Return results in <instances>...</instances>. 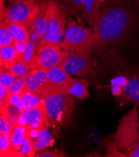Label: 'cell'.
<instances>
[{
    "mask_svg": "<svg viewBox=\"0 0 139 157\" xmlns=\"http://www.w3.org/2000/svg\"><path fill=\"white\" fill-rule=\"evenodd\" d=\"M26 130H39L44 127H49L50 124L46 113L44 100L41 98L39 105L33 109L24 110L17 123Z\"/></svg>",
    "mask_w": 139,
    "mask_h": 157,
    "instance_id": "10",
    "label": "cell"
},
{
    "mask_svg": "<svg viewBox=\"0 0 139 157\" xmlns=\"http://www.w3.org/2000/svg\"><path fill=\"white\" fill-rule=\"evenodd\" d=\"M132 1V0H104L103 6H111L123 5L126 2Z\"/></svg>",
    "mask_w": 139,
    "mask_h": 157,
    "instance_id": "35",
    "label": "cell"
},
{
    "mask_svg": "<svg viewBox=\"0 0 139 157\" xmlns=\"http://www.w3.org/2000/svg\"><path fill=\"white\" fill-rule=\"evenodd\" d=\"M24 79L27 90L41 96L42 87L34 79L30 72L24 76Z\"/></svg>",
    "mask_w": 139,
    "mask_h": 157,
    "instance_id": "24",
    "label": "cell"
},
{
    "mask_svg": "<svg viewBox=\"0 0 139 157\" xmlns=\"http://www.w3.org/2000/svg\"><path fill=\"white\" fill-rule=\"evenodd\" d=\"M33 140L27 131H26L25 137L23 140V144L21 145L20 152L21 155V156H34L33 154Z\"/></svg>",
    "mask_w": 139,
    "mask_h": 157,
    "instance_id": "25",
    "label": "cell"
},
{
    "mask_svg": "<svg viewBox=\"0 0 139 157\" xmlns=\"http://www.w3.org/2000/svg\"><path fill=\"white\" fill-rule=\"evenodd\" d=\"M54 143V141L50 132L44 127L39 130L36 137L33 140V156H35L37 151L41 150L48 146H51Z\"/></svg>",
    "mask_w": 139,
    "mask_h": 157,
    "instance_id": "17",
    "label": "cell"
},
{
    "mask_svg": "<svg viewBox=\"0 0 139 157\" xmlns=\"http://www.w3.org/2000/svg\"><path fill=\"white\" fill-rule=\"evenodd\" d=\"M66 155L64 153L63 150H60L58 149L46 150L40 152L36 156L37 157H63L66 156Z\"/></svg>",
    "mask_w": 139,
    "mask_h": 157,
    "instance_id": "32",
    "label": "cell"
},
{
    "mask_svg": "<svg viewBox=\"0 0 139 157\" xmlns=\"http://www.w3.org/2000/svg\"><path fill=\"white\" fill-rule=\"evenodd\" d=\"M69 52L62 49L59 44L52 43L41 44L31 67V70L42 68L48 70L60 65Z\"/></svg>",
    "mask_w": 139,
    "mask_h": 157,
    "instance_id": "8",
    "label": "cell"
},
{
    "mask_svg": "<svg viewBox=\"0 0 139 157\" xmlns=\"http://www.w3.org/2000/svg\"><path fill=\"white\" fill-rule=\"evenodd\" d=\"M94 48H90L75 52L69 53L60 65L64 70L71 76H82L89 74L92 70V53Z\"/></svg>",
    "mask_w": 139,
    "mask_h": 157,
    "instance_id": "9",
    "label": "cell"
},
{
    "mask_svg": "<svg viewBox=\"0 0 139 157\" xmlns=\"http://www.w3.org/2000/svg\"><path fill=\"white\" fill-rule=\"evenodd\" d=\"M34 79L43 88L48 83V70L42 68H36L30 71Z\"/></svg>",
    "mask_w": 139,
    "mask_h": 157,
    "instance_id": "28",
    "label": "cell"
},
{
    "mask_svg": "<svg viewBox=\"0 0 139 157\" xmlns=\"http://www.w3.org/2000/svg\"><path fill=\"white\" fill-rule=\"evenodd\" d=\"M24 111L18 109L14 105H9L8 108V120L12 126L16 125Z\"/></svg>",
    "mask_w": 139,
    "mask_h": 157,
    "instance_id": "26",
    "label": "cell"
},
{
    "mask_svg": "<svg viewBox=\"0 0 139 157\" xmlns=\"http://www.w3.org/2000/svg\"><path fill=\"white\" fill-rule=\"evenodd\" d=\"M133 5L135 7L139 8V0H134Z\"/></svg>",
    "mask_w": 139,
    "mask_h": 157,
    "instance_id": "38",
    "label": "cell"
},
{
    "mask_svg": "<svg viewBox=\"0 0 139 157\" xmlns=\"http://www.w3.org/2000/svg\"><path fill=\"white\" fill-rule=\"evenodd\" d=\"M41 97L44 101L49 124L54 129L59 130L70 121L74 101L63 88L48 83L42 88Z\"/></svg>",
    "mask_w": 139,
    "mask_h": 157,
    "instance_id": "2",
    "label": "cell"
},
{
    "mask_svg": "<svg viewBox=\"0 0 139 157\" xmlns=\"http://www.w3.org/2000/svg\"><path fill=\"white\" fill-rule=\"evenodd\" d=\"M26 90L24 77H18L16 82L8 88V91L11 97L14 95H21Z\"/></svg>",
    "mask_w": 139,
    "mask_h": 157,
    "instance_id": "29",
    "label": "cell"
},
{
    "mask_svg": "<svg viewBox=\"0 0 139 157\" xmlns=\"http://www.w3.org/2000/svg\"><path fill=\"white\" fill-rule=\"evenodd\" d=\"M18 77L10 73L8 70L1 68L0 73V85L9 88L17 80Z\"/></svg>",
    "mask_w": 139,
    "mask_h": 157,
    "instance_id": "27",
    "label": "cell"
},
{
    "mask_svg": "<svg viewBox=\"0 0 139 157\" xmlns=\"http://www.w3.org/2000/svg\"><path fill=\"white\" fill-rule=\"evenodd\" d=\"M66 16L63 7L54 0H49L47 22L41 37V44H58L62 41L65 33Z\"/></svg>",
    "mask_w": 139,
    "mask_h": 157,
    "instance_id": "4",
    "label": "cell"
},
{
    "mask_svg": "<svg viewBox=\"0 0 139 157\" xmlns=\"http://www.w3.org/2000/svg\"><path fill=\"white\" fill-rule=\"evenodd\" d=\"M13 44L15 47V48H16V50L18 51V52L22 55L24 51V49H25L26 44L20 43H14Z\"/></svg>",
    "mask_w": 139,
    "mask_h": 157,
    "instance_id": "36",
    "label": "cell"
},
{
    "mask_svg": "<svg viewBox=\"0 0 139 157\" xmlns=\"http://www.w3.org/2000/svg\"><path fill=\"white\" fill-rule=\"evenodd\" d=\"M88 86L89 83L86 80L72 78L70 82L63 88V90L72 97L84 100L89 97Z\"/></svg>",
    "mask_w": 139,
    "mask_h": 157,
    "instance_id": "12",
    "label": "cell"
},
{
    "mask_svg": "<svg viewBox=\"0 0 139 157\" xmlns=\"http://www.w3.org/2000/svg\"><path fill=\"white\" fill-rule=\"evenodd\" d=\"M49 0H40L38 13L32 26L29 28L34 30L41 38L46 28L48 18V11Z\"/></svg>",
    "mask_w": 139,
    "mask_h": 157,
    "instance_id": "13",
    "label": "cell"
},
{
    "mask_svg": "<svg viewBox=\"0 0 139 157\" xmlns=\"http://www.w3.org/2000/svg\"><path fill=\"white\" fill-rule=\"evenodd\" d=\"M14 127L9 123L8 120V115L1 114L0 116V132L1 134L11 133Z\"/></svg>",
    "mask_w": 139,
    "mask_h": 157,
    "instance_id": "30",
    "label": "cell"
},
{
    "mask_svg": "<svg viewBox=\"0 0 139 157\" xmlns=\"http://www.w3.org/2000/svg\"><path fill=\"white\" fill-rule=\"evenodd\" d=\"M22 59L14 44L0 48V64L1 68L8 70L13 65Z\"/></svg>",
    "mask_w": 139,
    "mask_h": 157,
    "instance_id": "14",
    "label": "cell"
},
{
    "mask_svg": "<svg viewBox=\"0 0 139 157\" xmlns=\"http://www.w3.org/2000/svg\"><path fill=\"white\" fill-rule=\"evenodd\" d=\"M7 70L18 77H24L31 71V68L21 59L13 65Z\"/></svg>",
    "mask_w": 139,
    "mask_h": 157,
    "instance_id": "23",
    "label": "cell"
},
{
    "mask_svg": "<svg viewBox=\"0 0 139 157\" xmlns=\"http://www.w3.org/2000/svg\"><path fill=\"white\" fill-rule=\"evenodd\" d=\"M138 104H139V102H138Z\"/></svg>",
    "mask_w": 139,
    "mask_h": 157,
    "instance_id": "39",
    "label": "cell"
},
{
    "mask_svg": "<svg viewBox=\"0 0 139 157\" xmlns=\"http://www.w3.org/2000/svg\"><path fill=\"white\" fill-rule=\"evenodd\" d=\"M72 79L60 65H58L48 70V83L64 88Z\"/></svg>",
    "mask_w": 139,
    "mask_h": 157,
    "instance_id": "15",
    "label": "cell"
},
{
    "mask_svg": "<svg viewBox=\"0 0 139 157\" xmlns=\"http://www.w3.org/2000/svg\"><path fill=\"white\" fill-rule=\"evenodd\" d=\"M134 21L131 11L123 5L104 7L94 33V48L103 53L112 44L120 41L129 33Z\"/></svg>",
    "mask_w": 139,
    "mask_h": 157,
    "instance_id": "1",
    "label": "cell"
},
{
    "mask_svg": "<svg viewBox=\"0 0 139 157\" xmlns=\"http://www.w3.org/2000/svg\"><path fill=\"white\" fill-rule=\"evenodd\" d=\"M124 152L129 157H139V136L135 142L129 147Z\"/></svg>",
    "mask_w": 139,
    "mask_h": 157,
    "instance_id": "33",
    "label": "cell"
},
{
    "mask_svg": "<svg viewBox=\"0 0 139 157\" xmlns=\"http://www.w3.org/2000/svg\"><path fill=\"white\" fill-rule=\"evenodd\" d=\"M66 8L71 13L81 16L94 31L97 29L101 16L100 8L104 0H65Z\"/></svg>",
    "mask_w": 139,
    "mask_h": 157,
    "instance_id": "7",
    "label": "cell"
},
{
    "mask_svg": "<svg viewBox=\"0 0 139 157\" xmlns=\"http://www.w3.org/2000/svg\"><path fill=\"white\" fill-rule=\"evenodd\" d=\"M7 23L14 43L26 44L29 39V30L27 27L17 23L7 22Z\"/></svg>",
    "mask_w": 139,
    "mask_h": 157,
    "instance_id": "16",
    "label": "cell"
},
{
    "mask_svg": "<svg viewBox=\"0 0 139 157\" xmlns=\"http://www.w3.org/2000/svg\"><path fill=\"white\" fill-rule=\"evenodd\" d=\"M11 133L1 134L0 136V156H21L20 151L14 150L11 145Z\"/></svg>",
    "mask_w": 139,
    "mask_h": 157,
    "instance_id": "18",
    "label": "cell"
},
{
    "mask_svg": "<svg viewBox=\"0 0 139 157\" xmlns=\"http://www.w3.org/2000/svg\"><path fill=\"white\" fill-rule=\"evenodd\" d=\"M11 96L8 88L0 85V112L1 114L8 115V108L10 104Z\"/></svg>",
    "mask_w": 139,
    "mask_h": 157,
    "instance_id": "22",
    "label": "cell"
},
{
    "mask_svg": "<svg viewBox=\"0 0 139 157\" xmlns=\"http://www.w3.org/2000/svg\"><path fill=\"white\" fill-rule=\"evenodd\" d=\"M14 44L13 38L9 32L6 21H0V48Z\"/></svg>",
    "mask_w": 139,
    "mask_h": 157,
    "instance_id": "21",
    "label": "cell"
},
{
    "mask_svg": "<svg viewBox=\"0 0 139 157\" xmlns=\"http://www.w3.org/2000/svg\"><path fill=\"white\" fill-rule=\"evenodd\" d=\"M58 44L62 49L69 53L81 51L90 47L94 48V30L84 27L69 18L63 40Z\"/></svg>",
    "mask_w": 139,
    "mask_h": 157,
    "instance_id": "3",
    "label": "cell"
},
{
    "mask_svg": "<svg viewBox=\"0 0 139 157\" xmlns=\"http://www.w3.org/2000/svg\"><path fill=\"white\" fill-rule=\"evenodd\" d=\"M121 104L139 102V73L130 77L123 87V95L120 98Z\"/></svg>",
    "mask_w": 139,
    "mask_h": 157,
    "instance_id": "11",
    "label": "cell"
},
{
    "mask_svg": "<svg viewBox=\"0 0 139 157\" xmlns=\"http://www.w3.org/2000/svg\"><path fill=\"white\" fill-rule=\"evenodd\" d=\"M29 39L31 40L37 46L39 49L41 44V38L35 32V31L29 28Z\"/></svg>",
    "mask_w": 139,
    "mask_h": 157,
    "instance_id": "34",
    "label": "cell"
},
{
    "mask_svg": "<svg viewBox=\"0 0 139 157\" xmlns=\"http://www.w3.org/2000/svg\"><path fill=\"white\" fill-rule=\"evenodd\" d=\"M39 2L40 0H13L7 7L3 20L30 28L38 13Z\"/></svg>",
    "mask_w": 139,
    "mask_h": 157,
    "instance_id": "6",
    "label": "cell"
},
{
    "mask_svg": "<svg viewBox=\"0 0 139 157\" xmlns=\"http://www.w3.org/2000/svg\"><path fill=\"white\" fill-rule=\"evenodd\" d=\"M106 155L105 156H127L125 153L119 151L114 142H108L106 145Z\"/></svg>",
    "mask_w": 139,
    "mask_h": 157,
    "instance_id": "31",
    "label": "cell"
},
{
    "mask_svg": "<svg viewBox=\"0 0 139 157\" xmlns=\"http://www.w3.org/2000/svg\"><path fill=\"white\" fill-rule=\"evenodd\" d=\"M114 142L120 151H124L139 136V120L137 106L123 115L119 121L117 130L112 135Z\"/></svg>",
    "mask_w": 139,
    "mask_h": 157,
    "instance_id": "5",
    "label": "cell"
},
{
    "mask_svg": "<svg viewBox=\"0 0 139 157\" xmlns=\"http://www.w3.org/2000/svg\"><path fill=\"white\" fill-rule=\"evenodd\" d=\"M38 48L36 44L31 40L29 39L26 43L25 49L22 55V61L29 65L31 68L35 59Z\"/></svg>",
    "mask_w": 139,
    "mask_h": 157,
    "instance_id": "20",
    "label": "cell"
},
{
    "mask_svg": "<svg viewBox=\"0 0 139 157\" xmlns=\"http://www.w3.org/2000/svg\"><path fill=\"white\" fill-rule=\"evenodd\" d=\"M26 130L16 124L14 127V129L11 133V145L12 148L16 151H20L23 140L25 137V133Z\"/></svg>",
    "mask_w": 139,
    "mask_h": 157,
    "instance_id": "19",
    "label": "cell"
},
{
    "mask_svg": "<svg viewBox=\"0 0 139 157\" xmlns=\"http://www.w3.org/2000/svg\"><path fill=\"white\" fill-rule=\"evenodd\" d=\"M21 100V95H14L11 97L9 105H16Z\"/></svg>",
    "mask_w": 139,
    "mask_h": 157,
    "instance_id": "37",
    "label": "cell"
}]
</instances>
